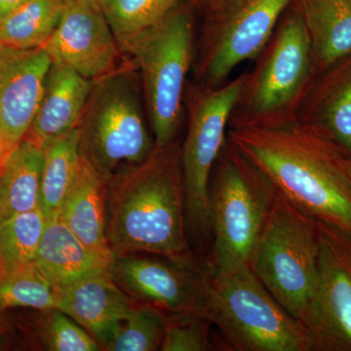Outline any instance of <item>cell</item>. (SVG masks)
<instances>
[{"mask_svg": "<svg viewBox=\"0 0 351 351\" xmlns=\"http://www.w3.org/2000/svg\"><path fill=\"white\" fill-rule=\"evenodd\" d=\"M228 140L279 195L316 221L351 232V178L331 141L295 119L228 129Z\"/></svg>", "mask_w": 351, "mask_h": 351, "instance_id": "cell-1", "label": "cell"}, {"mask_svg": "<svg viewBox=\"0 0 351 351\" xmlns=\"http://www.w3.org/2000/svg\"><path fill=\"white\" fill-rule=\"evenodd\" d=\"M186 228L181 152L174 145L108 182L107 237L114 257L147 253L195 263Z\"/></svg>", "mask_w": 351, "mask_h": 351, "instance_id": "cell-2", "label": "cell"}, {"mask_svg": "<svg viewBox=\"0 0 351 351\" xmlns=\"http://www.w3.org/2000/svg\"><path fill=\"white\" fill-rule=\"evenodd\" d=\"M202 314L218 332L219 350L314 351L308 329L276 301L249 265L207 272Z\"/></svg>", "mask_w": 351, "mask_h": 351, "instance_id": "cell-3", "label": "cell"}, {"mask_svg": "<svg viewBox=\"0 0 351 351\" xmlns=\"http://www.w3.org/2000/svg\"><path fill=\"white\" fill-rule=\"evenodd\" d=\"M142 82L121 66L94 80L77 128L82 158L108 182L141 165L156 151Z\"/></svg>", "mask_w": 351, "mask_h": 351, "instance_id": "cell-4", "label": "cell"}, {"mask_svg": "<svg viewBox=\"0 0 351 351\" xmlns=\"http://www.w3.org/2000/svg\"><path fill=\"white\" fill-rule=\"evenodd\" d=\"M277 193L274 184L226 138L209 184L213 246L209 274L249 265Z\"/></svg>", "mask_w": 351, "mask_h": 351, "instance_id": "cell-5", "label": "cell"}, {"mask_svg": "<svg viewBox=\"0 0 351 351\" xmlns=\"http://www.w3.org/2000/svg\"><path fill=\"white\" fill-rule=\"evenodd\" d=\"M244 73L228 129L267 126L293 119L311 86L314 71L311 40L295 1Z\"/></svg>", "mask_w": 351, "mask_h": 351, "instance_id": "cell-6", "label": "cell"}, {"mask_svg": "<svg viewBox=\"0 0 351 351\" xmlns=\"http://www.w3.org/2000/svg\"><path fill=\"white\" fill-rule=\"evenodd\" d=\"M250 267L276 301L309 331L317 294V221L278 193Z\"/></svg>", "mask_w": 351, "mask_h": 351, "instance_id": "cell-7", "label": "cell"}, {"mask_svg": "<svg viewBox=\"0 0 351 351\" xmlns=\"http://www.w3.org/2000/svg\"><path fill=\"white\" fill-rule=\"evenodd\" d=\"M193 49V15L188 7L180 4L126 51L140 75L156 149L172 145L179 130Z\"/></svg>", "mask_w": 351, "mask_h": 351, "instance_id": "cell-8", "label": "cell"}, {"mask_svg": "<svg viewBox=\"0 0 351 351\" xmlns=\"http://www.w3.org/2000/svg\"><path fill=\"white\" fill-rule=\"evenodd\" d=\"M244 73L218 86H202L189 107L188 133L181 151L186 223L193 232H211L209 184L215 163L228 138V124Z\"/></svg>", "mask_w": 351, "mask_h": 351, "instance_id": "cell-9", "label": "cell"}, {"mask_svg": "<svg viewBox=\"0 0 351 351\" xmlns=\"http://www.w3.org/2000/svg\"><path fill=\"white\" fill-rule=\"evenodd\" d=\"M295 0H230L208 14L197 80L202 86L228 82L240 64L255 60Z\"/></svg>", "mask_w": 351, "mask_h": 351, "instance_id": "cell-10", "label": "cell"}, {"mask_svg": "<svg viewBox=\"0 0 351 351\" xmlns=\"http://www.w3.org/2000/svg\"><path fill=\"white\" fill-rule=\"evenodd\" d=\"M314 351H351V232L317 221Z\"/></svg>", "mask_w": 351, "mask_h": 351, "instance_id": "cell-11", "label": "cell"}, {"mask_svg": "<svg viewBox=\"0 0 351 351\" xmlns=\"http://www.w3.org/2000/svg\"><path fill=\"white\" fill-rule=\"evenodd\" d=\"M110 274L124 292L170 316L202 314L206 269L172 258L114 257Z\"/></svg>", "mask_w": 351, "mask_h": 351, "instance_id": "cell-12", "label": "cell"}, {"mask_svg": "<svg viewBox=\"0 0 351 351\" xmlns=\"http://www.w3.org/2000/svg\"><path fill=\"white\" fill-rule=\"evenodd\" d=\"M52 61L94 80L119 69V43L98 0H69L43 46Z\"/></svg>", "mask_w": 351, "mask_h": 351, "instance_id": "cell-13", "label": "cell"}, {"mask_svg": "<svg viewBox=\"0 0 351 351\" xmlns=\"http://www.w3.org/2000/svg\"><path fill=\"white\" fill-rule=\"evenodd\" d=\"M51 64L43 47L18 49L0 43V132L10 152L31 128Z\"/></svg>", "mask_w": 351, "mask_h": 351, "instance_id": "cell-14", "label": "cell"}, {"mask_svg": "<svg viewBox=\"0 0 351 351\" xmlns=\"http://www.w3.org/2000/svg\"><path fill=\"white\" fill-rule=\"evenodd\" d=\"M57 289L56 309L82 325L101 348L108 350L134 306L110 271Z\"/></svg>", "mask_w": 351, "mask_h": 351, "instance_id": "cell-15", "label": "cell"}, {"mask_svg": "<svg viewBox=\"0 0 351 351\" xmlns=\"http://www.w3.org/2000/svg\"><path fill=\"white\" fill-rule=\"evenodd\" d=\"M318 75L323 76H314L294 119L351 157V55Z\"/></svg>", "mask_w": 351, "mask_h": 351, "instance_id": "cell-16", "label": "cell"}, {"mask_svg": "<svg viewBox=\"0 0 351 351\" xmlns=\"http://www.w3.org/2000/svg\"><path fill=\"white\" fill-rule=\"evenodd\" d=\"M93 82L52 61L40 105L25 138L43 147L77 127Z\"/></svg>", "mask_w": 351, "mask_h": 351, "instance_id": "cell-17", "label": "cell"}, {"mask_svg": "<svg viewBox=\"0 0 351 351\" xmlns=\"http://www.w3.org/2000/svg\"><path fill=\"white\" fill-rule=\"evenodd\" d=\"M113 258L92 250L69 230L61 214L46 218L34 267L55 287L110 271Z\"/></svg>", "mask_w": 351, "mask_h": 351, "instance_id": "cell-18", "label": "cell"}, {"mask_svg": "<svg viewBox=\"0 0 351 351\" xmlns=\"http://www.w3.org/2000/svg\"><path fill=\"white\" fill-rule=\"evenodd\" d=\"M108 182L82 158L77 179L62 207V219L92 250L114 258L107 237Z\"/></svg>", "mask_w": 351, "mask_h": 351, "instance_id": "cell-19", "label": "cell"}, {"mask_svg": "<svg viewBox=\"0 0 351 351\" xmlns=\"http://www.w3.org/2000/svg\"><path fill=\"white\" fill-rule=\"evenodd\" d=\"M306 25L315 75L351 55V0H295Z\"/></svg>", "mask_w": 351, "mask_h": 351, "instance_id": "cell-20", "label": "cell"}, {"mask_svg": "<svg viewBox=\"0 0 351 351\" xmlns=\"http://www.w3.org/2000/svg\"><path fill=\"white\" fill-rule=\"evenodd\" d=\"M43 149L24 138L0 163V223L40 207Z\"/></svg>", "mask_w": 351, "mask_h": 351, "instance_id": "cell-21", "label": "cell"}, {"mask_svg": "<svg viewBox=\"0 0 351 351\" xmlns=\"http://www.w3.org/2000/svg\"><path fill=\"white\" fill-rule=\"evenodd\" d=\"M40 207L46 218L60 213L82 168L77 127L44 145Z\"/></svg>", "mask_w": 351, "mask_h": 351, "instance_id": "cell-22", "label": "cell"}, {"mask_svg": "<svg viewBox=\"0 0 351 351\" xmlns=\"http://www.w3.org/2000/svg\"><path fill=\"white\" fill-rule=\"evenodd\" d=\"M69 0H29L0 20V43L18 49L43 47L63 16Z\"/></svg>", "mask_w": 351, "mask_h": 351, "instance_id": "cell-23", "label": "cell"}, {"mask_svg": "<svg viewBox=\"0 0 351 351\" xmlns=\"http://www.w3.org/2000/svg\"><path fill=\"white\" fill-rule=\"evenodd\" d=\"M45 225L41 207L0 223V281L34 267Z\"/></svg>", "mask_w": 351, "mask_h": 351, "instance_id": "cell-24", "label": "cell"}, {"mask_svg": "<svg viewBox=\"0 0 351 351\" xmlns=\"http://www.w3.org/2000/svg\"><path fill=\"white\" fill-rule=\"evenodd\" d=\"M121 52L161 24L181 0H101Z\"/></svg>", "mask_w": 351, "mask_h": 351, "instance_id": "cell-25", "label": "cell"}, {"mask_svg": "<svg viewBox=\"0 0 351 351\" xmlns=\"http://www.w3.org/2000/svg\"><path fill=\"white\" fill-rule=\"evenodd\" d=\"M170 315L151 304L133 306L108 350L154 351L160 348Z\"/></svg>", "mask_w": 351, "mask_h": 351, "instance_id": "cell-26", "label": "cell"}, {"mask_svg": "<svg viewBox=\"0 0 351 351\" xmlns=\"http://www.w3.org/2000/svg\"><path fill=\"white\" fill-rule=\"evenodd\" d=\"M57 287L34 265L0 281V308L27 307L53 311L57 308Z\"/></svg>", "mask_w": 351, "mask_h": 351, "instance_id": "cell-27", "label": "cell"}, {"mask_svg": "<svg viewBox=\"0 0 351 351\" xmlns=\"http://www.w3.org/2000/svg\"><path fill=\"white\" fill-rule=\"evenodd\" d=\"M211 323L201 313L171 316L160 350L207 351L219 346L212 338Z\"/></svg>", "mask_w": 351, "mask_h": 351, "instance_id": "cell-28", "label": "cell"}, {"mask_svg": "<svg viewBox=\"0 0 351 351\" xmlns=\"http://www.w3.org/2000/svg\"><path fill=\"white\" fill-rule=\"evenodd\" d=\"M46 339L50 350L97 351L101 346L73 318L59 309H53L46 326Z\"/></svg>", "mask_w": 351, "mask_h": 351, "instance_id": "cell-29", "label": "cell"}, {"mask_svg": "<svg viewBox=\"0 0 351 351\" xmlns=\"http://www.w3.org/2000/svg\"><path fill=\"white\" fill-rule=\"evenodd\" d=\"M29 0H0V20L17 10Z\"/></svg>", "mask_w": 351, "mask_h": 351, "instance_id": "cell-30", "label": "cell"}, {"mask_svg": "<svg viewBox=\"0 0 351 351\" xmlns=\"http://www.w3.org/2000/svg\"><path fill=\"white\" fill-rule=\"evenodd\" d=\"M228 1L230 0H193L197 5L203 7L208 14L214 12Z\"/></svg>", "mask_w": 351, "mask_h": 351, "instance_id": "cell-31", "label": "cell"}, {"mask_svg": "<svg viewBox=\"0 0 351 351\" xmlns=\"http://www.w3.org/2000/svg\"><path fill=\"white\" fill-rule=\"evenodd\" d=\"M11 152L7 149L3 138H2L1 132H0V163L3 162L4 159L6 158L7 156H8Z\"/></svg>", "mask_w": 351, "mask_h": 351, "instance_id": "cell-32", "label": "cell"}, {"mask_svg": "<svg viewBox=\"0 0 351 351\" xmlns=\"http://www.w3.org/2000/svg\"><path fill=\"white\" fill-rule=\"evenodd\" d=\"M341 163H343V167L348 174L350 176L351 178V157L343 156V158H341Z\"/></svg>", "mask_w": 351, "mask_h": 351, "instance_id": "cell-33", "label": "cell"}, {"mask_svg": "<svg viewBox=\"0 0 351 351\" xmlns=\"http://www.w3.org/2000/svg\"><path fill=\"white\" fill-rule=\"evenodd\" d=\"M6 346V338L5 334H4L3 330L0 327V350H3Z\"/></svg>", "mask_w": 351, "mask_h": 351, "instance_id": "cell-34", "label": "cell"}, {"mask_svg": "<svg viewBox=\"0 0 351 351\" xmlns=\"http://www.w3.org/2000/svg\"><path fill=\"white\" fill-rule=\"evenodd\" d=\"M98 1H99V2H100V1H101V0H98Z\"/></svg>", "mask_w": 351, "mask_h": 351, "instance_id": "cell-35", "label": "cell"}]
</instances>
